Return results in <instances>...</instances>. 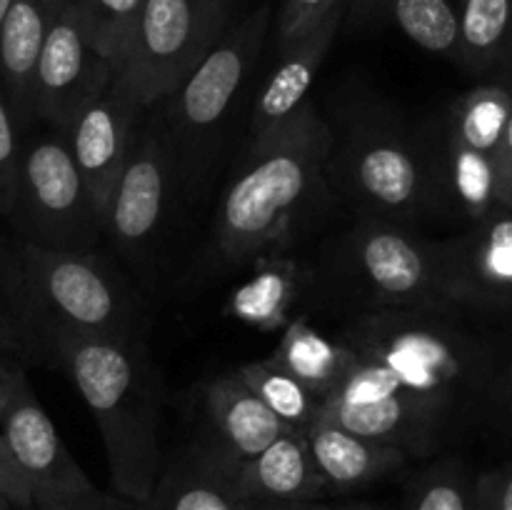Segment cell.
I'll use <instances>...</instances> for the list:
<instances>
[{
    "instance_id": "42",
    "label": "cell",
    "mask_w": 512,
    "mask_h": 510,
    "mask_svg": "<svg viewBox=\"0 0 512 510\" xmlns=\"http://www.w3.org/2000/svg\"><path fill=\"white\" fill-rule=\"evenodd\" d=\"M0 510H13V505H10L3 495H0Z\"/></svg>"
},
{
    "instance_id": "34",
    "label": "cell",
    "mask_w": 512,
    "mask_h": 510,
    "mask_svg": "<svg viewBox=\"0 0 512 510\" xmlns=\"http://www.w3.org/2000/svg\"><path fill=\"white\" fill-rule=\"evenodd\" d=\"M25 385H28V380H25V370L20 365V353L0 350V420Z\"/></svg>"
},
{
    "instance_id": "22",
    "label": "cell",
    "mask_w": 512,
    "mask_h": 510,
    "mask_svg": "<svg viewBox=\"0 0 512 510\" xmlns=\"http://www.w3.org/2000/svg\"><path fill=\"white\" fill-rule=\"evenodd\" d=\"M233 465L205 448L203 443L168 458L160 470L148 510H235Z\"/></svg>"
},
{
    "instance_id": "29",
    "label": "cell",
    "mask_w": 512,
    "mask_h": 510,
    "mask_svg": "<svg viewBox=\"0 0 512 510\" xmlns=\"http://www.w3.org/2000/svg\"><path fill=\"white\" fill-rule=\"evenodd\" d=\"M475 480L460 463L435 465L410 483L405 510H478Z\"/></svg>"
},
{
    "instance_id": "43",
    "label": "cell",
    "mask_w": 512,
    "mask_h": 510,
    "mask_svg": "<svg viewBox=\"0 0 512 510\" xmlns=\"http://www.w3.org/2000/svg\"><path fill=\"white\" fill-rule=\"evenodd\" d=\"M508 385H510V390H512V368H510V373H508Z\"/></svg>"
},
{
    "instance_id": "5",
    "label": "cell",
    "mask_w": 512,
    "mask_h": 510,
    "mask_svg": "<svg viewBox=\"0 0 512 510\" xmlns=\"http://www.w3.org/2000/svg\"><path fill=\"white\" fill-rule=\"evenodd\" d=\"M333 298L355 315L390 308H458L450 303L443 243L410 233L395 220L365 215L323 258Z\"/></svg>"
},
{
    "instance_id": "2",
    "label": "cell",
    "mask_w": 512,
    "mask_h": 510,
    "mask_svg": "<svg viewBox=\"0 0 512 510\" xmlns=\"http://www.w3.org/2000/svg\"><path fill=\"white\" fill-rule=\"evenodd\" d=\"M330 153L333 135L310 103L283 130L250 145L218 210V258L238 265L288 238L323 195Z\"/></svg>"
},
{
    "instance_id": "4",
    "label": "cell",
    "mask_w": 512,
    "mask_h": 510,
    "mask_svg": "<svg viewBox=\"0 0 512 510\" xmlns=\"http://www.w3.org/2000/svg\"><path fill=\"white\" fill-rule=\"evenodd\" d=\"M13 315L25 345L45 355L60 333L80 338H140V300L128 280L95 250H15Z\"/></svg>"
},
{
    "instance_id": "19",
    "label": "cell",
    "mask_w": 512,
    "mask_h": 510,
    "mask_svg": "<svg viewBox=\"0 0 512 510\" xmlns=\"http://www.w3.org/2000/svg\"><path fill=\"white\" fill-rule=\"evenodd\" d=\"M305 438H308L315 468L323 480L325 495L368 488L383 480L385 475L400 470L410 460V455L395 445L375 443V440L348 433L338 425L318 423V420L305 428Z\"/></svg>"
},
{
    "instance_id": "37",
    "label": "cell",
    "mask_w": 512,
    "mask_h": 510,
    "mask_svg": "<svg viewBox=\"0 0 512 510\" xmlns=\"http://www.w3.org/2000/svg\"><path fill=\"white\" fill-rule=\"evenodd\" d=\"M235 510H338L335 505H325L320 500H255L238 498Z\"/></svg>"
},
{
    "instance_id": "10",
    "label": "cell",
    "mask_w": 512,
    "mask_h": 510,
    "mask_svg": "<svg viewBox=\"0 0 512 510\" xmlns=\"http://www.w3.org/2000/svg\"><path fill=\"white\" fill-rule=\"evenodd\" d=\"M115 70L93 48L75 0H63L40 50L33 78V120L68 133L80 110L98 98Z\"/></svg>"
},
{
    "instance_id": "20",
    "label": "cell",
    "mask_w": 512,
    "mask_h": 510,
    "mask_svg": "<svg viewBox=\"0 0 512 510\" xmlns=\"http://www.w3.org/2000/svg\"><path fill=\"white\" fill-rule=\"evenodd\" d=\"M63 0H13L0 25V95L20 125L33 123V78Z\"/></svg>"
},
{
    "instance_id": "40",
    "label": "cell",
    "mask_w": 512,
    "mask_h": 510,
    "mask_svg": "<svg viewBox=\"0 0 512 510\" xmlns=\"http://www.w3.org/2000/svg\"><path fill=\"white\" fill-rule=\"evenodd\" d=\"M338 510H388L385 505H375V503H350L345 505V508H338Z\"/></svg>"
},
{
    "instance_id": "27",
    "label": "cell",
    "mask_w": 512,
    "mask_h": 510,
    "mask_svg": "<svg viewBox=\"0 0 512 510\" xmlns=\"http://www.w3.org/2000/svg\"><path fill=\"white\" fill-rule=\"evenodd\" d=\"M512 25V0H465L458 13V53L480 68L498 58Z\"/></svg>"
},
{
    "instance_id": "9",
    "label": "cell",
    "mask_w": 512,
    "mask_h": 510,
    "mask_svg": "<svg viewBox=\"0 0 512 510\" xmlns=\"http://www.w3.org/2000/svg\"><path fill=\"white\" fill-rule=\"evenodd\" d=\"M510 113L508 88L480 85L465 93L450 115L445 180L455 205L473 220L500 208L498 155Z\"/></svg>"
},
{
    "instance_id": "15",
    "label": "cell",
    "mask_w": 512,
    "mask_h": 510,
    "mask_svg": "<svg viewBox=\"0 0 512 510\" xmlns=\"http://www.w3.org/2000/svg\"><path fill=\"white\" fill-rule=\"evenodd\" d=\"M143 110L145 108H140L130 90L113 75L108 88L98 98L90 100L73 120L68 133H63L75 168L103 220V228L108 220L115 183L128 155L130 138L138 128Z\"/></svg>"
},
{
    "instance_id": "25",
    "label": "cell",
    "mask_w": 512,
    "mask_h": 510,
    "mask_svg": "<svg viewBox=\"0 0 512 510\" xmlns=\"http://www.w3.org/2000/svg\"><path fill=\"white\" fill-rule=\"evenodd\" d=\"M250 390L265 403V408L278 415L288 428L305 430L315 423L320 410V398L305 388L295 375H290L278 360L270 355L265 360H253L238 370Z\"/></svg>"
},
{
    "instance_id": "28",
    "label": "cell",
    "mask_w": 512,
    "mask_h": 510,
    "mask_svg": "<svg viewBox=\"0 0 512 510\" xmlns=\"http://www.w3.org/2000/svg\"><path fill=\"white\" fill-rule=\"evenodd\" d=\"M93 48L118 70L145 0H75Z\"/></svg>"
},
{
    "instance_id": "33",
    "label": "cell",
    "mask_w": 512,
    "mask_h": 510,
    "mask_svg": "<svg viewBox=\"0 0 512 510\" xmlns=\"http://www.w3.org/2000/svg\"><path fill=\"white\" fill-rule=\"evenodd\" d=\"M0 495L13 505V510H33V495L25 475L20 473L18 463L10 455L3 435H0Z\"/></svg>"
},
{
    "instance_id": "31",
    "label": "cell",
    "mask_w": 512,
    "mask_h": 510,
    "mask_svg": "<svg viewBox=\"0 0 512 510\" xmlns=\"http://www.w3.org/2000/svg\"><path fill=\"white\" fill-rule=\"evenodd\" d=\"M340 0H285L278 18V48L285 50L328 18Z\"/></svg>"
},
{
    "instance_id": "7",
    "label": "cell",
    "mask_w": 512,
    "mask_h": 510,
    "mask_svg": "<svg viewBox=\"0 0 512 510\" xmlns=\"http://www.w3.org/2000/svg\"><path fill=\"white\" fill-rule=\"evenodd\" d=\"M23 243L50 250H95L105 235L60 130L23 138L18 185L8 215Z\"/></svg>"
},
{
    "instance_id": "26",
    "label": "cell",
    "mask_w": 512,
    "mask_h": 510,
    "mask_svg": "<svg viewBox=\"0 0 512 510\" xmlns=\"http://www.w3.org/2000/svg\"><path fill=\"white\" fill-rule=\"evenodd\" d=\"M400 30L435 55L458 53V10L450 0H383Z\"/></svg>"
},
{
    "instance_id": "21",
    "label": "cell",
    "mask_w": 512,
    "mask_h": 510,
    "mask_svg": "<svg viewBox=\"0 0 512 510\" xmlns=\"http://www.w3.org/2000/svg\"><path fill=\"white\" fill-rule=\"evenodd\" d=\"M238 498L323 500V480L315 468L305 430L288 428L250 460L233 470Z\"/></svg>"
},
{
    "instance_id": "41",
    "label": "cell",
    "mask_w": 512,
    "mask_h": 510,
    "mask_svg": "<svg viewBox=\"0 0 512 510\" xmlns=\"http://www.w3.org/2000/svg\"><path fill=\"white\" fill-rule=\"evenodd\" d=\"M10 5H13V0H0V25H3V20H5V15H8V10H10Z\"/></svg>"
},
{
    "instance_id": "39",
    "label": "cell",
    "mask_w": 512,
    "mask_h": 510,
    "mask_svg": "<svg viewBox=\"0 0 512 510\" xmlns=\"http://www.w3.org/2000/svg\"><path fill=\"white\" fill-rule=\"evenodd\" d=\"M13 278H15V253L8 255L0 250V308L10 310V313H13Z\"/></svg>"
},
{
    "instance_id": "38",
    "label": "cell",
    "mask_w": 512,
    "mask_h": 510,
    "mask_svg": "<svg viewBox=\"0 0 512 510\" xmlns=\"http://www.w3.org/2000/svg\"><path fill=\"white\" fill-rule=\"evenodd\" d=\"M0 350H15L20 355L25 350V340L18 328V320L5 308H0Z\"/></svg>"
},
{
    "instance_id": "8",
    "label": "cell",
    "mask_w": 512,
    "mask_h": 510,
    "mask_svg": "<svg viewBox=\"0 0 512 510\" xmlns=\"http://www.w3.org/2000/svg\"><path fill=\"white\" fill-rule=\"evenodd\" d=\"M223 5L213 0H145L115 78L140 108L165 100L218 43Z\"/></svg>"
},
{
    "instance_id": "12",
    "label": "cell",
    "mask_w": 512,
    "mask_h": 510,
    "mask_svg": "<svg viewBox=\"0 0 512 510\" xmlns=\"http://www.w3.org/2000/svg\"><path fill=\"white\" fill-rule=\"evenodd\" d=\"M173 168V148L165 125L155 123V118L138 123L105 220V235L130 258L153 243L163 223Z\"/></svg>"
},
{
    "instance_id": "44",
    "label": "cell",
    "mask_w": 512,
    "mask_h": 510,
    "mask_svg": "<svg viewBox=\"0 0 512 510\" xmlns=\"http://www.w3.org/2000/svg\"><path fill=\"white\" fill-rule=\"evenodd\" d=\"M213 3H218V5H220V3H223V0H213Z\"/></svg>"
},
{
    "instance_id": "16",
    "label": "cell",
    "mask_w": 512,
    "mask_h": 510,
    "mask_svg": "<svg viewBox=\"0 0 512 510\" xmlns=\"http://www.w3.org/2000/svg\"><path fill=\"white\" fill-rule=\"evenodd\" d=\"M453 305L512 308V208H495L473 230L443 243Z\"/></svg>"
},
{
    "instance_id": "6",
    "label": "cell",
    "mask_w": 512,
    "mask_h": 510,
    "mask_svg": "<svg viewBox=\"0 0 512 510\" xmlns=\"http://www.w3.org/2000/svg\"><path fill=\"white\" fill-rule=\"evenodd\" d=\"M270 25L263 5L210 48L193 73L168 95V140L185 185H198L213 158L215 138L258 60Z\"/></svg>"
},
{
    "instance_id": "17",
    "label": "cell",
    "mask_w": 512,
    "mask_h": 510,
    "mask_svg": "<svg viewBox=\"0 0 512 510\" xmlns=\"http://www.w3.org/2000/svg\"><path fill=\"white\" fill-rule=\"evenodd\" d=\"M340 23H343V5H338L325 20H320L308 35L280 50L278 68L270 73L253 108V123H250L253 143L250 145L268 140L270 135L283 130L308 105V93L318 78V70L335 35H338Z\"/></svg>"
},
{
    "instance_id": "35",
    "label": "cell",
    "mask_w": 512,
    "mask_h": 510,
    "mask_svg": "<svg viewBox=\"0 0 512 510\" xmlns=\"http://www.w3.org/2000/svg\"><path fill=\"white\" fill-rule=\"evenodd\" d=\"M498 200L503 208H512V113L498 155Z\"/></svg>"
},
{
    "instance_id": "23",
    "label": "cell",
    "mask_w": 512,
    "mask_h": 510,
    "mask_svg": "<svg viewBox=\"0 0 512 510\" xmlns=\"http://www.w3.org/2000/svg\"><path fill=\"white\" fill-rule=\"evenodd\" d=\"M300 283H303V270L293 258L285 255L260 258L255 273L230 295V315L260 330L280 328L288 323L290 308L298 300Z\"/></svg>"
},
{
    "instance_id": "11",
    "label": "cell",
    "mask_w": 512,
    "mask_h": 510,
    "mask_svg": "<svg viewBox=\"0 0 512 510\" xmlns=\"http://www.w3.org/2000/svg\"><path fill=\"white\" fill-rule=\"evenodd\" d=\"M340 175L353 200L368 215L385 220L413 218L428 198L430 175L405 135L380 125L353 130L340 150Z\"/></svg>"
},
{
    "instance_id": "13",
    "label": "cell",
    "mask_w": 512,
    "mask_h": 510,
    "mask_svg": "<svg viewBox=\"0 0 512 510\" xmlns=\"http://www.w3.org/2000/svg\"><path fill=\"white\" fill-rule=\"evenodd\" d=\"M0 435L28 480L33 510H63L95 490L30 385L10 403Z\"/></svg>"
},
{
    "instance_id": "1",
    "label": "cell",
    "mask_w": 512,
    "mask_h": 510,
    "mask_svg": "<svg viewBox=\"0 0 512 510\" xmlns=\"http://www.w3.org/2000/svg\"><path fill=\"white\" fill-rule=\"evenodd\" d=\"M45 355H53L70 375L95 415L113 493L148 503L165 458L160 453V383L143 340L60 333L50 338Z\"/></svg>"
},
{
    "instance_id": "14",
    "label": "cell",
    "mask_w": 512,
    "mask_h": 510,
    "mask_svg": "<svg viewBox=\"0 0 512 510\" xmlns=\"http://www.w3.org/2000/svg\"><path fill=\"white\" fill-rule=\"evenodd\" d=\"M315 420L338 425L375 443L395 445L410 458L433 453L448 430L458 423L448 410L408 393L400 383L360 400H323Z\"/></svg>"
},
{
    "instance_id": "36",
    "label": "cell",
    "mask_w": 512,
    "mask_h": 510,
    "mask_svg": "<svg viewBox=\"0 0 512 510\" xmlns=\"http://www.w3.org/2000/svg\"><path fill=\"white\" fill-rule=\"evenodd\" d=\"M63 510H148L145 503H135V500L120 498L115 493H103V490L95 488L93 493H88L85 498L75 500L73 505Z\"/></svg>"
},
{
    "instance_id": "18",
    "label": "cell",
    "mask_w": 512,
    "mask_h": 510,
    "mask_svg": "<svg viewBox=\"0 0 512 510\" xmlns=\"http://www.w3.org/2000/svg\"><path fill=\"white\" fill-rule=\"evenodd\" d=\"M203 413L208 423V440L203 445L233 468L258 455L288 430L245 385L238 370L205 385Z\"/></svg>"
},
{
    "instance_id": "3",
    "label": "cell",
    "mask_w": 512,
    "mask_h": 510,
    "mask_svg": "<svg viewBox=\"0 0 512 510\" xmlns=\"http://www.w3.org/2000/svg\"><path fill=\"white\" fill-rule=\"evenodd\" d=\"M453 315L455 308L375 310L355 315L340 340L460 420L488 395L495 370L493 353Z\"/></svg>"
},
{
    "instance_id": "30",
    "label": "cell",
    "mask_w": 512,
    "mask_h": 510,
    "mask_svg": "<svg viewBox=\"0 0 512 510\" xmlns=\"http://www.w3.org/2000/svg\"><path fill=\"white\" fill-rule=\"evenodd\" d=\"M20 148H23L20 123L13 115V110H10L8 100L0 95V215H5V218L13 210L15 185H18L20 168Z\"/></svg>"
},
{
    "instance_id": "24",
    "label": "cell",
    "mask_w": 512,
    "mask_h": 510,
    "mask_svg": "<svg viewBox=\"0 0 512 510\" xmlns=\"http://www.w3.org/2000/svg\"><path fill=\"white\" fill-rule=\"evenodd\" d=\"M273 358L320 398V405L345 378L355 353L343 340L325 338L305 320H290Z\"/></svg>"
},
{
    "instance_id": "32",
    "label": "cell",
    "mask_w": 512,
    "mask_h": 510,
    "mask_svg": "<svg viewBox=\"0 0 512 510\" xmlns=\"http://www.w3.org/2000/svg\"><path fill=\"white\" fill-rule=\"evenodd\" d=\"M478 510H512V460L475 480Z\"/></svg>"
}]
</instances>
